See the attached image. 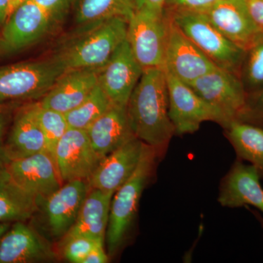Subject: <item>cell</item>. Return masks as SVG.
<instances>
[{"label": "cell", "instance_id": "74e56055", "mask_svg": "<svg viewBox=\"0 0 263 263\" xmlns=\"http://www.w3.org/2000/svg\"><path fill=\"white\" fill-rule=\"evenodd\" d=\"M10 226H11L10 222H0V240L9 229Z\"/></svg>", "mask_w": 263, "mask_h": 263}, {"label": "cell", "instance_id": "8fae6325", "mask_svg": "<svg viewBox=\"0 0 263 263\" xmlns=\"http://www.w3.org/2000/svg\"><path fill=\"white\" fill-rule=\"evenodd\" d=\"M143 70L133 55L127 39L98 70V84L112 105L127 108Z\"/></svg>", "mask_w": 263, "mask_h": 263}, {"label": "cell", "instance_id": "4dcf8cb0", "mask_svg": "<svg viewBox=\"0 0 263 263\" xmlns=\"http://www.w3.org/2000/svg\"><path fill=\"white\" fill-rule=\"evenodd\" d=\"M237 120L263 128V89L247 95L245 108Z\"/></svg>", "mask_w": 263, "mask_h": 263}, {"label": "cell", "instance_id": "3957f363", "mask_svg": "<svg viewBox=\"0 0 263 263\" xmlns=\"http://www.w3.org/2000/svg\"><path fill=\"white\" fill-rule=\"evenodd\" d=\"M127 21L113 18L86 26L80 37L59 56L67 70L100 69L127 39Z\"/></svg>", "mask_w": 263, "mask_h": 263}, {"label": "cell", "instance_id": "5bb4252c", "mask_svg": "<svg viewBox=\"0 0 263 263\" xmlns=\"http://www.w3.org/2000/svg\"><path fill=\"white\" fill-rule=\"evenodd\" d=\"M205 14L214 27L245 51L263 34L251 16L246 0H219Z\"/></svg>", "mask_w": 263, "mask_h": 263}, {"label": "cell", "instance_id": "e575fe53", "mask_svg": "<svg viewBox=\"0 0 263 263\" xmlns=\"http://www.w3.org/2000/svg\"><path fill=\"white\" fill-rule=\"evenodd\" d=\"M5 105H0V164L6 163L4 155H3V147H4V134L5 128L9 120V114L5 108Z\"/></svg>", "mask_w": 263, "mask_h": 263}, {"label": "cell", "instance_id": "83f0119b", "mask_svg": "<svg viewBox=\"0 0 263 263\" xmlns=\"http://www.w3.org/2000/svg\"><path fill=\"white\" fill-rule=\"evenodd\" d=\"M239 78L247 95L263 89V34L252 48L245 51Z\"/></svg>", "mask_w": 263, "mask_h": 263}, {"label": "cell", "instance_id": "d4e9b609", "mask_svg": "<svg viewBox=\"0 0 263 263\" xmlns=\"http://www.w3.org/2000/svg\"><path fill=\"white\" fill-rule=\"evenodd\" d=\"M136 7L137 0H81L76 22L86 26L113 18L128 22Z\"/></svg>", "mask_w": 263, "mask_h": 263}, {"label": "cell", "instance_id": "ffe728a7", "mask_svg": "<svg viewBox=\"0 0 263 263\" xmlns=\"http://www.w3.org/2000/svg\"><path fill=\"white\" fill-rule=\"evenodd\" d=\"M44 152H46L44 136L34 114V103L29 104L15 115L5 141L3 155L7 162Z\"/></svg>", "mask_w": 263, "mask_h": 263}, {"label": "cell", "instance_id": "7402d4cb", "mask_svg": "<svg viewBox=\"0 0 263 263\" xmlns=\"http://www.w3.org/2000/svg\"><path fill=\"white\" fill-rule=\"evenodd\" d=\"M114 195L113 193L89 188L75 224L62 240L71 237L82 236L103 240L105 243Z\"/></svg>", "mask_w": 263, "mask_h": 263}, {"label": "cell", "instance_id": "f546056e", "mask_svg": "<svg viewBox=\"0 0 263 263\" xmlns=\"http://www.w3.org/2000/svg\"><path fill=\"white\" fill-rule=\"evenodd\" d=\"M219 0H165V13H205Z\"/></svg>", "mask_w": 263, "mask_h": 263}, {"label": "cell", "instance_id": "603a6c76", "mask_svg": "<svg viewBox=\"0 0 263 263\" xmlns=\"http://www.w3.org/2000/svg\"><path fill=\"white\" fill-rule=\"evenodd\" d=\"M38 209L35 197L13 181L5 164H0V222L28 220Z\"/></svg>", "mask_w": 263, "mask_h": 263}, {"label": "cell", "instance_id": "1f68e13d", "mask_svg": "<svg viewBox=\"0 0 263 263\" xmlns=\"http://www.w3.org/2000/svg\"><path fill=\"white\" fill-rule=\"evenodd\" d=\"M33 1L47 10L57 19L60 15L65 13L76 0H33Z\"/></svg>", "mask_w": 263, "mask_h": 263}, {"label": "cell", "instance_id": "ba28073f", "mask_svg": "<svg viewBox=\"0 0 263 263\" xmlns=\"http://www.w3.org/2000/svg\"><path fill=\"white\" fill-rule=\"evenodd\" d=\"M166 77L169 117L174 127L175 136L193 134L205 122L221 125L222 119L219 114L189 85L170 74L166 73Z\"/></svg>", "mask_w": 263, "mask_h": 263}, {"label": "cell", "instance_id": "d590c367", "mask_svg": "<svg viewBox=\"0 0 263 263\" xmlns=\"http://www.w3.org/2000/svg\"><path fill=\"white\" fill-rule=\"evenodd\" d=\"M165 0H137V7H142L158 13H164Z\"/></svg>", "mask_w": 263, "mask_h": 263}, {"label": "cell", "instance_id": "7a4b0ae2", "mask_svg": "<svg viewBox=\"0 0 263 263\" xmlns=\"http://www.w3.org/2000/svg\"><path fill=\"white\" fill-rule=\"evenodd\" d=\"M160 157L156 148L143 143L141 158L134 174L114 193L105 235L108 256H115L129 238L142 194L153 178Z\"/></svg>", "mask_w": 263, "mask_h": 263}, {"label": "cell", "instance_id": "8992f818", "mask_svg": "<svg viewBox=\"0 0 263 263\" xmlns=\"http://www.w3.org/2000/svg\"><path fill=\"white\" fill-rule=\"evenodd\" d=\"M167 31L168 18L164 13L136 7L129 17L127 41L143 70L164 69Z\"/></svg>", "mask_w": 263, "mask_h": 263}, {"label": "cell", "instance_id": "9c48e42d", "mask_svg": "<svg viewBox=\"0 0 263 263\" xmlns=\"http://www.w3.org/2000/svg\"><path fill=\"white\" fill-rule=\"evenodd\" d=\"M56 18L33 0H25L9 15L0 36V51H22L46 35Z\"/></svg>", "mask_w": 263, "mask_h": 263}, {"label": "cell", "instance_id": "f1b7e54d", "mask_svg": "<svg viewBox=\"0 0 263 263\" xmlns=\"http://www.w3.org/2000/svg\"><path fill=\"white\" fill-rule=\"evenodd\" d=\"M63 256L72 263H83L86 256L98 243L103 240L91 239L82 236L71 237L63 239Z\"/></svg>", "mask_w": 263, "mask_h": 263}, {"label": "cell", "instance_id": "484cf974", "mask_svg": "<svg viewBox=\"0 0 263 263\" xmlns=\"http://www.w3.org/2000/svg\"><path fill=\"white\" fill-rule=\"evenodd\" d=\"M112 106L108 96L98 84L80 105L65 114L66 120L69 127L86 130Z\"/></svg>", "mask_w": 263, "mask_h": 263}, {"label": "cell", "instance_id": "cb8c5ba5", "mask_svg": "<svg viewBox=\"0 0 263 263\" xmlns=\"http://www.w3.org/2000/svg\"><path fill=\"white\" fill-rule=\"evenodd\" d=\"M223 128L237 158L253 165L263 181V128L238 120L232 121Z\"/></svg>", "mask_w": 263, "mask_h": 263}, {"label": "cell", "instance_id": "5b68a950", "mask_svg": "<svg viewBox=\"0 0 263 263\" xmlns=\"http://www.w3.org/2000/svg\"><path fill=\"white\" fill-rule=\"evenodd\" d=\"M164 13L216 67L239 77L245 51L214 27L205 13Z\"/></svg>", "mask_w": 263, "mask_h": 263}, {"label": "cell", "instance_id": "836d02e7", "mask_svg": "<svg viewBox=\"0 0 263 263\" xmlns=\"http://www.w3.org/2000/svg\"><path fill=\"white\" fill-rule=\"evenodd\" d=\"M105 243H98L86 256L83 263H106L109 262L108 254L104 249Z\"/></svg>", "mask_w": 263, "mask_h": 263}, {"label": "cell", "instance_id": "f35d334b", "mask_svg": "<svg viewBox=\"0 0 263 263\" xmlns=\"http://www.w3.org/2000/svg\"><path fill=\"white\" fill-rule=\"evenodd\" d=\"M24 1H25V0H10V15L11 14L12 12H13L17 7L19 6L22 3H24Z\"/></svg>", "mask_w": 263, "mask_h": 263}, {"label": "cell", "instance_id": "ab89813d", "mask_svg": "<svg viewBox=\"0 0 263 263\" xmlns=\"http://www.w3.org/2000/svg\"><path fill=\"white\" fill-rule=\"evenodd\" d=\"M250 212L254 214V215L255 216L256 219L258 220L259 224H260L261 227H262L263 230V217L261 216V214L259 213L255 212L254 210H250Z\"/></svg>", "mask_w": 263, "mask_h": 263}, {"label": "cell", "instance_id": "e0dca14e", "mask_svg": "<svg viewBox=\"0 0 263 263\" xmlns=\"http://www.w3.org/2000/svg\"><path fill=\"white\" fill-rule=\"evenodd\" d=\"M143 142L133 138L100 161L87 183L89 188L115 193L134 174Z\"/></svg>", "mask_w": 263, "mask_h": 263}, {"label": "cell", "instance_id": "4316f807", "mask_svg": "<svg viewBox=\"0 0 263 263\" xmlns=\"http://www.w3.org/2000/svg\"><path fill=\"white\" fill-rule=\"evenodd\" d=\"M34 110L46 141V152L56 163V150L59 142L69 128L65 114L45 108L34 103Z\"/></svg>", "mask_w": 263, "mask_h": 263}, {"label": "cell", "instance_id": "9a60e30c", "mask_svg": "<svg viewBox=\"0 0 263 263\" xmlns=\"http://www.w3.org/2000/svg\"><path fill=\"white\" fill-rule=\"evenodd\" d=\"M89 191L87 181L74 180L65 182L59 190L40 203L48 230L53 238L62 239L79 216Z\"/></svg>", "mask_w": 263, "mask_h": 263}, {"label": "cell", "instance_id": "4fadbf2b", "mask_svg": "<svg viewBox=\"0 0 263 263\" xmlns=\"http://www.w3.org/2000/svg\"><path fill=\"white\" fill-rule=\"evenodd\" d=\"M101 160L85 129L69 127L57 145L56 164L62 183L87 181Z\"/></svg>", "mask_w": 263, "mask_h": 263}, {"label": "cell", "instance_id": "44dd1931", "mask_svg": "<svg viewBox=\"0 0 263 263\" xmlns=\"http://www.w3.org/2000/svg\"><path fill=\"white\" fill-rule=\"evenodd\" d=\"M95 152L103 159L133 138L127 108L113 105L86 129Z\"/></svg>", "mask_w": 263, "mask_h": 263}, {"label": "cell", "instance_id": "30bf717a", "mask_svg": "<svg viewBox=\"0 0 263 263\" xmlns=\"http://www.w3.org/2000/svg\"><path fill=\"white\" fill-rule=\"evenodd\" d=\"M167 17L168 31L164 65L166 73L189 84L216 69L217 67Z\"/></svg>", "mask_w": 263, "mask_h": 263}, {"label": "cell", "instance_id": "d6a6232c", "mask_svg": "<svg viewBox=\"0 0 263 263\" xmlns=\"http://www.w3.org/2000/svg\"><path fill=\"white\" fill-rule=\"evenodd\" d=\"M251 16L263 32V0H246Z\"/></svg>", "mask_w": 263, "mask_h": 263}, {"label": "cell", "instance_id": "277c9868", "mask_svg": "<svg viewBox=\"0 0 263 263\" xmlns=\"http://www.w3.org/2000/svg\"><path fill=\"white\" fill-rule=\"evenodd\" d=\"M67 70L59 55L0 67V105L43 98Z\"/></svg>", "mask_w": 263, "mask_h": 263}, {"label": "cell", "instance_id": "ac0fdd59", "mask_svg": "<svg viewBox=\"0 0 263 263\" xmlns=\"http://www.w3.org/2000/svg\"><path fill=\"white\" fill-rule=\"evenodd\" d=\"M257 170L237 158L221 179L218 202L222 207L236 209L251 205L263 213V188Z\"/></svg>", "mask_w": 263, "mask_h": 263}, {"label": "cell", "instance_id": "2e32d148", "mask_svg": "<svg viewBox=\"0 0 263 263\" xmlns=\"http://www.w3.org/2000/svg\"><path fill=\"white\" fill-rule=\"evenodd\" d=\"M56 258L47 240L24 221L13 222L0 240V263L46 262Z\"/></svg>", "mask_w": 263, "mask_h": 263}, {"label": "cell", "instance_id": "8d00e7d4", "mask_svg": "<svg viewBox=\"0 0 263 263\" xmlns=\"http://www.w3.org/2000/svg\"><path fill=\"white\" fill-rule=\"evenodd\" d=\"M10 0H0V27H3L10 15Z\"/></svg>", "mask_w": 263, "mask_h": 263}, {"label": "cell", "instance_id": "d6986e66", "mask_svg": "<svg viewBox=\"0 0 263 263\" xmlns=\"http://www.w3.org/2000/svg\"><path fill=\"white\" fill-rule=\"evenodd\" d=\"M99 69H71L59 78L39 102L45 108L66 114L87 98L98 84Z\"/></svg>", "mask_w": 263, "mask_h": 263}, {"label": "cell", "instance_id": "52a82bcc", "mask_svg": "<svg viewBox=\"0 0 263 263\" xmlns=\"http://www.w3.org/2000/svg\"><path fill=\"white\" fill-rule=\"evenodd\" d=\"M219 114L224 127L237 120L247 102V95L238 76L216 67L187 84Z\"/></svg>", "mask_w": 263, "mask_h": 263}, {"label": "cell", "instance_id": "6da1fadb", "mask_svg": "<svg viewBox=\"0 0 263 263\" xmlns=\"http://www.w3.org/2000/svg\"><path fill=\"white\" fill-rule=\"evenodd\" d=\"M133 133L164 157L175 129L168 111L167 77L163 68L143 70L127 105Z\"/></svg>", "mask_w": 263, "mask_h": 263}, {"label": "cell", "instance_id": "7c38bea8", "mask_svg": "<svg viewBox=\"0 0 263 263\" xmlns=\"http://www.w3.org/2000/svg\"><path fill=\"white\" fill-rule=\"evenodd\" d=\"M5 167L13 181L35 197L39 205L62 185L57 164L46 152L8 161Z\"/></svg>", "mask_w": 263, "mask_h": 263}]
</instances>
